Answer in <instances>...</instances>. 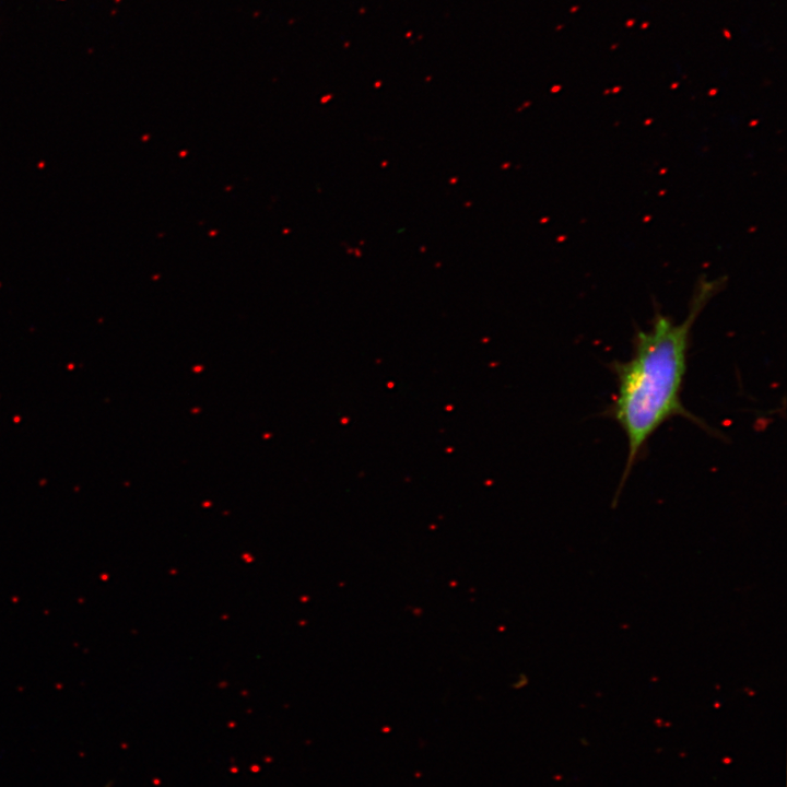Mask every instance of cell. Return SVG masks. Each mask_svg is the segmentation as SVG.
<instances>
[{
	"label": "cell",
	"mask_w": 787,
	"mask_h": 787,
	"mask_svg": "<svg viewBox=\"0 0 787 787\" xmlns=\"http://www.w3.org/2000/svg\"><path fill=\"white\" fill-rule=\"evenodd\" d=\"M720 283V280L698 282L683 321L676 322L657 313L647 330L636 332L632 357L613 365L618 391L612 415L627 439L622 483L650 436L665 421L681 415L701 424L683 407L681 389L692 327Z\"/></svg>",
	"instance_id": "1"
}]
</instances>
